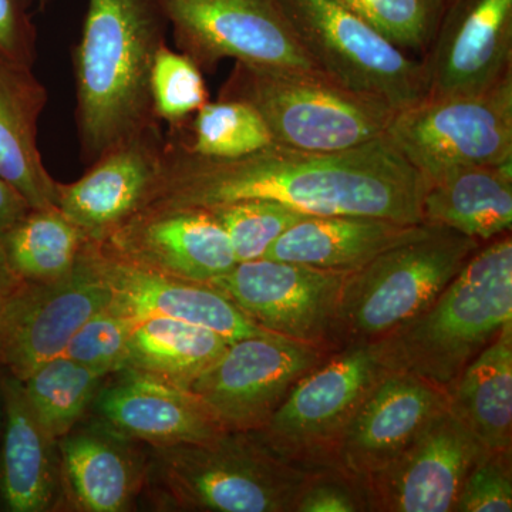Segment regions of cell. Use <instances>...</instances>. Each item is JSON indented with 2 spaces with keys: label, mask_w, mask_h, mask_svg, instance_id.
Listing matches in <instances>:
<instances>
[{
  "label": "cell",
  "mask_w": 512,
  "mask_h": 512,
  "mask_svg": "<svg viewBox=\"0 0 512 512\" xmlns=\"http://www.w3.org/2000/svg\"><path fill=\"white\" fill-rule=\"evenodd\" d=\"M36 2L40 9L45 10L49 8V6L52 5L55 0H36Z\"/></svg>",
  "instance_id": "40"
},
{
  "label": "cell",
  "mask_w": 512,
  "mask_h": 512,
  "mask_svg": "<svg viewBox=\"0 0 512 512\" xmlns=\"http://www.w3.org/2000/svg\"><path fill=\"white\" fill-rule=\"evenodd\" d=\"M485 451L447 410L389 466L366 478L373 511L453 512L468 471Z\"/></svg>",
  "instance_id": "16"
},
{
  "label": "cell",
  "mask_w": 512,
  "mask_h": 512,
  "mask_svg": "<svg viewBox=\"0 0 512 512\" xmlns=\"http://www.w3.org/2000/svg\"><path fill=\"white\" fill-rule=\"evenodd\" d=\"M32 0H0V60L33 69L37 30L30 16Z\"/></svg>",
  "instance_id": "37"
},
{
  "label": "cell",
  "mask_w": 512,
  "mask_h": 512,
  "mask_svg": "<svg viewBox=\"0 0 512 512\" xmlns=\"http://www.w3.org/2000/svg\"><path fill=\"white\" fill-rule=\"evenodd\" d=\"M104 375L59 355L42 363L25 380L26 399L47 436L63 439L92 403Z\"/></svg>",
  "instance_id": "29"
},
{
  "label": "cell",
  "mask_w": 512,
  "mask_h": 512,
  "mask_svg": "<svg viewBox=\"0 0 512 512\" xmlns=\"http://www.w3.org/2000/svg\"><path fill=\"white\" fill-rule=\"evenodd\" d=\"M511 511V453L487 450L468 471L453 512Z\"/></svg>",
  "instance_id": "35"
},
{
  "label": "cell",
  "mask_w": 512,
  "mask_h": 512,
  "mask_svg": "<svg viewBox=\"0 0 512 512\" xmlns=\"http://www.w3.org/2000/svg\"><path fill=\"white\" fill-rule=\"evenodd\" d=\"M423 62L427 96L483 93L512 74V0H453Z\"/></svg>",
  "instance_id": "15"
},
{
  "label": "cell",
  "mask_w": 512,
  "mask_h": 512,
  "mask_svg": "<svg viewBox=\"0 0 512 512\" xmlns=\"http://www.w3.org/2000/svg\"><path fill=\"white\" fill-rule=\"evenodd\" d=\"M346 274L293 262H238L208 282L259 328L332 350V326Z\"/></svg>",
  "instance_id": "13"
},
{
  "label": "cell",
  "mask_w": 512,
  "mask_h": 512,
  "mask_svg": "<svg viewBox=\"0 0 512 512\" xmlns=\"http://www.w3.org/2000/svg\"><path fill=\"white\" fill-rule=\"evenodd\" d=\"M448 410V393L410 373L387 370L349 421L333 466L360 480L379 473Z\"/></svg>",
  "instance_id": "17"
},
{
  "label": "cell",
  "mask_w": 512,
  "mask_h": 512,
  "mask_svg": "<svg viewBox=\"0 0 512 512\" xmlns=\"http://www.w3.org/2000/svg\"><path fill=\"white\" fill-rule=\"evenodd\" d=\"M387 372L372 343H352L306 373L261 430L278 456L309 470L332 467L353 414Z\"/></svg>",
  "instance_id": "8"
},
{
  "label": "cell",
  "mask_w": 512,
  "mask_h": 512,
  "mask_svg": "<svg viewBox=\"0 0 512 512\" xmlns=\"http://www.w3.org/2000/svg\"><path fill=\"white\" fill-rule=\"evenodd\" d=\"M73 500L89 512L126 511L144 478V464L109 427L77 431L59 440Z\"/></svg>",
  "instance_id": "24"
},
{
  "label": "cell",
  "mask_w": 512,
  "mask_h": 512,
  "mask_svg": "<svg viewBox=\"0 0 512 512\" xmlns=\"http://www.w3.org/2000/svg\"><path fill=\"white\" fill-rule=\"evenodd\" d=\"M357 511H373L366 481L338 467L313 470L293 510V512Z\"/></svg>",
  "instance_id": "36"
},
{
  "label": "cell",
  "mask_w": 512,
  "mask_h": 512,
  "mask_svg": "<svg viewBox=\"0 0 512 512\" xmlns=\"http://www.w3.org/2000/svg\"><path fill=\"white\" fill-rule=\"evenodd\" d=\"M168 28L158 0H89L73 50L77 137L87 167L160 124L150 79Z\"/></svg>",
  "instance_id": "2"
},
{
  "label": "cell",
  "mask_w": 512,
  "mask_h": 512,
  "mask_svg": "<svg viewBox=\"0 0 512 512\" xmlns=\"http://www.w3.org/2000/svg\"><path fill=\"white\" fill-rule=\"evenodd\" d=\"M134 323L109 306L80 326L62 355L104 376L121 372Z\"/></svg>",
  "instance_id": "34"
},
{
  "label": "cell",
  "mask_w": 512,
  "mask_h": 512,
  "mask_svg": "<svg viewBox=\"0 0 512 512\" xmlns=\"http://www.w3.org/2000/svg\"><path fill=\"white\" fill-rule=\"evenodd\" d=\"M5 436L0 453V500L12 512H43L56 497L53 441L26 399L22 380H0Z\"/></svg>",
  "instance_id": "23"
},
{
  "label": "cell",
  "mask_w": 512,
  "mask_h": 512,
  "mask_svg": "<svg viewBox=\"0 0 512 512\" xmlns=\"http://www.w3.org/2000/svg\"><path fill=\"white\" fill-rule=\"evenodd\" d=\"M448 410L488 451L511 453L512 323L504 326L448 390Z\"/></svg>",
  "instance_id": "26"
},
{
  "label": "cell",
  "mask_w": 512,
  "mask_h": 512,
  "mask_svg": "<svg viewBox=\"0 0 512 512\" xmlns=\"http://www.w3.org/2000/svg\"><path fill=\"white\" fill-rule=\"evenodd\" d=\"M32 210L26 198L5 178L0 177V235Z\"/></svg>",
  "instance_id": "38"
},
{
  "label": "cell",
  "mask_w": 512,
  "mask_h": 512,
  "mask_svg": "<svg viewBox=\"0 0 512 512\" xmlns=\"http://www.w3.org/2000/svg\"><path fill=\"white\" fill-rule=\"evenodd\" d=\"M512 323V239H491L468 258L426 311L373 340L383 366L410 373L440 389Z\"/></svg>",
  "instance_id": "3"
},
{
  "label": "cell",
  "mask_w": 512,
  "mask_h": 512,
  "mask_svg": "<svg viewBox=\"0 0 512 512\" xmlns=\"http://www.w3.org/2000/svg\"><path fill=\"white\" fill-rule=\"evenodd\" d=\"M181 127L187 128V136L170 131V137L202 157L239 158L274 144L265 121L244 101H208L192 116L190 126Z\"/></svg>",
  "instance_id": "30"
},
{
  "label": "cell",
  "mask_w": 512,
  "mask_h": 512,
  "mask_svg": "<svg viewBox=\"0 0 512 512\" xmlns=\"http://www.w3.org/2000/svg\"><path fill=\"white\" fill-rule=\"evenodd\" d=\"M111 301L89 241L72 274L50 284L22 282L0 305V365L23 382L62 355L80 326Z\"/></svg>",
  "instance_id": "11"
},
{
  "label": "cell",
  "mask_w": 512,
  "mask_h": 512,
  "mask_svg": "<svg viewBox=\"0 0 512 512\" xmlns=\"http://www.w3.org/2000/svg\"><path fill=\"white\" fill-rule=\"evenodd\" d=\"M154 116L170 130L183 126L210 101L202 70L180 50L160 47L150 79Z\"/></svg>",
  "instance_id": "33"
},
{
  "label": "cell",
  "mask_w": 512,
  "mask_h": 512,
  "mask_svg": "<svg viewBox=\"0 0 512 512\" xmlns=\"http://www.w3.org/2000/svg\"><path fill=\"white\" fill-rule=\"evenodd\" d=\"M453 2V0H447V3Z\"/></svg>",
  "instance_id": "41"
},
{
  "label": "cell",
  "mask_w": 512,
  "mask_h": 512,
  "mask_svg": "<svg viewBox=\"0 0 512 512\" xmlns=\"http://www.w3.org/2000/svg\"><path fill=\"white\" fill-rule=\"evenodd\" d=\"M221 100L258 111L275 144L312 153H340L386 136L396 110L323 72L235 62Z\"/></svg>",
  "instance_id": "5"
},
{
  "label": "cell",
  "mask_w": 512,
  "mask_h": 512,
  "mask_svg": "<svg viewBox=\"0 0 512 512\" xmlns=\"http://www.w3.org/2000/svg\"><path fill=\"white\" fill-rule=\"evenodd\" d=\"M423 222L453 229L480 244L510 234L512 160L466 168L427 185Z\"/></svg>",
  "instance_id": "25"
},
{
  "label": "cell",
  "mask_w": 512,
  "mask_h": 512,
  "mask_svg": "<svg viewBox=\"0 0 512 512\" xmlns=\"http://www.w3.org/2000/svg\"><path fill=\"white\" fill-rule=\"evenodd\" d=\"M402 50L427 52L447 0H335Z\"/></svg>",
  "instance_id": "31"
},
{
  "label": "cell",
  "mask_w": 512,
  "mask_h": 512,
  "mask_svg": "<svg viewBox=\"0 0 512 512\" xmlns=\"http://www.w3.org/2000/svg\"><path fill=\"white\" fill-rule=\"evenodd\" d=\"M227 232L238 262L265 258L276 239L311 215L269 200H244L210 208Z\"/></svg>",
  "instance_id": "32"
},
{
  "label": "cell",
  "mask_w": 512,
  "mask_h": 512,
  "mask_svg": "<svg viewBox=\"0 0 512 512\" xmlns=\"http://www.w3.org/2000/svg\"><path fill=\"white\" fill-rule=\"evenodd\" d=\"M175 46L202 72L225 59L274 69L323 72L281 0H158ZM325 73V72H323Z\"/></svg>",
  "instance_id": "10"
},
{
  "label": "cell",
  "mask_w": 512,
  "mask_h": 512,
  "mask_svg": "<svg viewBox=\"0 0 512 512\" xmlns=\"http://www.w3.org/2000/svg\"><path fill=\"white\" fill-rule=\"evenodd\" d=\"M99 244L147 271L201 284L237 265L227 232L204 208L147 205Z\"/></svg>",
  "instance_id": "14"
},
{
  "label": "cell",
  "mask_w": 512,
  "mask_h": 512,
  "mask_svg": "<svg viewBox=\"0 0 512 512\" xmlns=\"http://www.w3.org/2000/svg\"><path fill=\"white\" fill-rule=\"evenodd\" d=\"M329 352L274 333L251 336L229 343L190 390L225 431H258Z\"/></svg>",
  "instance_id": "12"
},
{
  "label": "cell",
  "mask_w": 512,
  "mask_h": 512,
  "mask_svg": "<svg viewBox=\"0 0 512 512\" xmlns=\"http://www.w3.org/2000/svg\"><path fill=\"white\" fill-rule=\"evenodd\" d=\"M154 448L147 476L171 510L293 512L313 471L278 456L254 431Z\"/></svg>",
  "instance_id": "4"
},
{
  "label": "cell",
  "mask_w": 512,
  "mask_h": 512,
  "mask_svg": "<svg viewBox=\"0 0 512 512\" xmlns=\"http://www.w3.org/2000/svg\"><path fill=\"white\" fill-rule=\"evenodd\" d=\"M228 345L218 333L183 320H138L131 330L121 372L190 390Z\"/></svg>",
  "instance_id": "27"
},
{
  "label": "cell",
  "mask_w": 512,
  "mask_h": 512,
  "mask_svg": "<svg viewBox=\"0 0 512 512\" xmlns=\"http://www.w3.org/2000/svg\"><path fill=\"white\" fill-rule=\"evenodd\" d=\"M480 247L440 225L346 274L332 326V349L373 342L409 322L439 298Z\"/></svg>",
  "instance_id": "6"
},
{
  "label": "cell",
  "mask_w": 512,
  "mask_h": 512,
  "mask_svg": "<svg viewBox=\"0 0 512 512\" xmlns=\"http://www.w3.org/2000/svg\"><path fill=\"white\" fill-rule=\"evenodd\" d=\"M160 124L124 141L87 167L73 183L56 187V207L92 242H103L146 207L163 170Z\"/></svg>",
  "instance_id": "18"
},
{
  "label": "cell",
  "mask_w": 512,
  "mask_h": 512,
  "mask_svg": "<svg viewBox=\"0 0 512 512\" xmlns=\"http://www.w3.org/2000/svg\"><path fill=\"white\" fill-rule=\"evenodd\" d=\"M426 188L419 171L386 136L340 153L274 143L239 158L198 156L165 137L163 170L147 205L210 210L269 200L311 217L355 215L424 224Z\"/></svg>",
  "instance_id": "1"
},
{
  "label": "cell",
  "mask_w": 512,
  "mask_h": 512,
  "mask_svg": "<svg viewBox=\"0 0 512 512\" xmlns=\"http://www.w3.org/2000/svg\"><path fill=\"white\" fill-rule=\"evenodd\" d=\"M2 241L20 281L50 284L72 274L89 238L55 207L32 208L3 232Z\"/></svg>",
  "instance_id": "28"
},
{
  "label": "cell",
  "mask_w": 512,
  "mask_h": 512,
  "mask_svg": "<svg viewBox=\"0 0 512 512\" xmlns=\"http://www.w3.org/2000/svg\"><path fill=\"white\" fill-rule=\"evenodd\" d=\"M299 39L326 74L399 111L429 93L423 62L407 56L335 0H281Z\"/></svg>",
  "instance_id": "9"
},
{
  "label": "cell",
  "mask_w": 512,
  "mask_h": 512,
  "mask_svg": "<svg viewBox=\"0 0 512 512\" xmlns=\"http://www.w3.org/2000/svg\"><path fill=\"white\" fill-rule=\"evenodd\" d=\"M430 228L355 215L308 217L276 239L265 258L350 274L383 252L423 237Z\"/></svg>",
  "instance_id": "21"
},
{
  "label": "cell",
  "mask_w": 512,
  "mask_h": 512,
  "mask_svg": "<svg viewBox=\"0 0 512 512\" xmlns=\"http://www.w3.org/2000/svg\"><path fill=\"white\" fill-rule=\"evenodd\" d=\"M49 94L33 69L0 60V177L33 210L56 207L57 181L40 154L39 120Z\"/></svg>",
  "instance_id": "22"
},
{
  "label": "cell",
  "mask_w": 512,
  "mask_h": 512,
  "mask_svg": "<svg viewBox=\"0 0 512 512\" xmlns=\"http://www.w3.org/2000/svg\"><path fill=\"white\" fill-rule=\"evenodd\" d=\"M386 137L427 185L512 160V74L483 93L426 96L396 111Z\"/></svg>",
  "instance_id": "7"
},
{
  "label": "cell",
  "mask_w": 512,
  "mask_h": 512,
  "mask_svg": "<svg viewBox=\"0 0 512 512\" xmlns=\"http://www.w3.org/2000/svg\"><path fill=\"white\" fill-rule=\"evenodd\" d=\"M97 409L111 431L153 447L200 443L225 431L191 390L130 372L101 393Z\"/></svg>",
  "instance_id": "20"
},
{
  "label": "cell",
  "mask_w": 512,
  "mask_h": 512,
  "mask_svg": "<svg viewBox=\"0 0 512 512\" xmlns=\"http://www.w3.org/2000/svg\"><path fill=\"white\" fill-rule=\"evenodd\" d=\"M93 251L113 292L111 308L134 322L148 318L183 320L218 333L228 343L271 333L255 325L211 285L147 271L110 254L99 242H93Z\"/></svg>",
  "instance_id": "19"
},
{
  "label": "cell",
  "mask_w": 512,
  "mask_h": 512,
  "mask_svg": "<svg viewBox=\"0 0 512 512\" xmlns=\"http://www.w3.org/2000/svg\"><path fill=\"white\" fill-rule=\"evenodd\" d=\"M22 282L10 268L5 247H3L2 235H0V305Z\"/></svg>",
  "instance_id": "39"
}]
</instances>
